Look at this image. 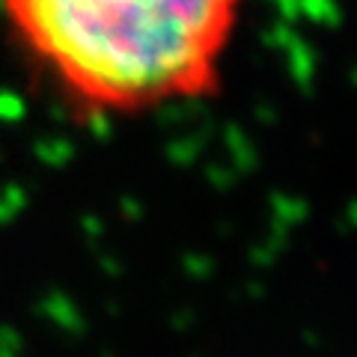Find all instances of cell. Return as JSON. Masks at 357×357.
<instances>
[{
    "mask_svg": "<svg viewBox=\"0 0 357 357\" xmlns=\"http://www.w3.org/2000/svg\"><path fill=\"white\" fill-rule=\"evenodd\" d=\"M27 57L75 107L128 119L220 93L250 0H0Z\"/></svg>",
    "mask_w": 357,
    "mask_h": 357,
    "instance_id": "cell-1",
    "label": "cell"
}]
</instances>
